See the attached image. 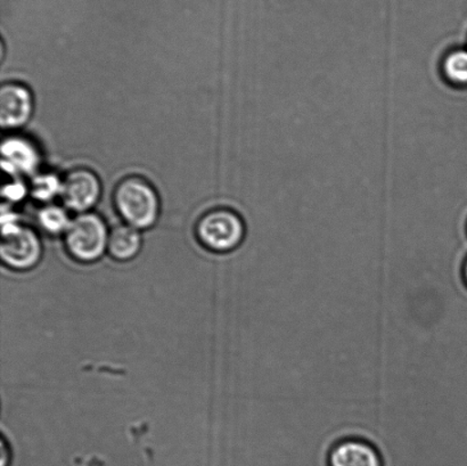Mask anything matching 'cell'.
Returning <instances> with one entry per match:
<instances>
[{
    "label": "cell",
    "mask_w": 467,
    "mask_h": 466,
    "mask_svg": "<svg viewBox=\"0 0 467 466\" xmlns=\"http://www.w3.org/2000/svg\"><path fill=\"white\" fill-rule=\"evenodd\" d=\"M113 205L123 223L139 231L152 228L161 209L157 190L140 176L126 177L118 182Z\"/></svg>",
    "instance_id": "cell-1"
},
{
    "label": "cell",
    "mask_w": 467,
    "mask_h": 466,
    "mask_svg": "<svg viewBox=\"0 0 467 466\" xmlns=\"http://www.w3.org/2000/svg\"><path fill=\"white\" fill-rule=\"evenodd\" d=\"M109 230L98 213H79L64 233V246L73 260L93 264L108 251Z\"/></svg>",
    "instance_id": "cell-2"
},
{
    "label": "cell",
    "mask_w": 467,
    "mask_h": 466,
    "mask_svg": "<svg viewBox=\"0 0 467 466\" xmlns=\"http://www.w3.org/2000/svg\"><path fill=\"white\" fill-rule=\"evenodd\" d=\"M195 236L204 249L227 254L237 249L244 240L245 225L234 210L214 208L196 222Z\"/></svg>",
    "instance_id": "cell-3"
},
{
    "label": "cell",
    "mask_w": 467,
    "mask_h": 466,
    "mask_svg": "<svg viewBox=\"0 0 467 466\" xmlns=\"http://www.w3.org/2000/svg\"><path fill=\"white\" fill-rule=\"evenodd\" d=\"M3 240L0 254L5 266L16 272L31 271L43 258L40 237L16 219L3 217Z\"/></svg>",
    "instance_id": "cell-4"
},
{
    "label": "cell",
    "mask_w": 467,
    "mask_h": 466,
    "mask_svg": "<svg viewBox=\"0 0 467 466\" xmlns=\"http://www.w3.org/2000/svg\"><path fill=\"white\" fill-rule=\"evenodd\" d=\"M102 196V182L88 168H76L62 180L61 198L68 210L89 212Z\"/></svg>",
    "instance_id": "cell-5"
},
{
    "label": "cell",
    "mask_w": 467,
    "mask_h": 466,
    "mask_svg": "<svg viewBox=\"0 0 467 466\" xmlns=\"http://www.w3.org/2000/svg\"><path fill=\"white\" fill-rule=\"evenodd\" d=\"M34 98L29 88L18 82H6L0 88V125L3 129H20L34 114Z\"/></svg>",
    "instance_id": "cell-6"
},
{
    "label": "cell",
    "mask_w": 467,
    "mask_h": 466,
    "mask_svg": "<svg viewBox=\"0 0 467 466\" xmlns=\"http://www.w3.org/2000/svg\"><path fill=\"white\" fill-rule=\"evenodd\" d=\"M329 466H382L378 450L356 438L338 441L328 455Z\"/></svg>",
    "instance_id": "cell-7"
},
{
    "label": "cell",
    "mask_w": 467,
    "mask_h": 466,
    "mask_svg": "<svg viewBox=\"0 0 467 466\" xmlns=\"http://www.w3.org/2000/svg\"><path fill=\"white\" fill-rule=\"evenodd\" d=\"M4 166L17 173L34 172L39 164V153L30 140L23 137H8L2 146Z\"/></svg>",
    "instance_id": "cell-8"
},
{
    "label": "cell",
    "mask_w": 467,
    "mask_h": 466,
    "mask_svg": "<svg viewBox=\"0 0 467 466\" xmlns=\"http://www.w3.org/2000/svg\"><path fill=\"white\" fill-rule=\"evenodd\" d=\"M143 239L140 231L123 223L109 230L108 253L117 262L126 263L140 254Z\"/></svg>",
    "instance_id": "cell-9"
},
{
    "label": "cell",
    "mask_w": 467,
    "mask_h": 466,
    "mask_svg": "<svg viewBox=\"0 0 467 466\" xmlns=\"http://www.w3.org/2000/svg\"><path fill=\"white\" fill-rule=\"evenodd\" d=\"M441 72L451 85L467 87V49L455 48L442 58Z\"/></svg>",
    "instance_id": "cell-10"
},
{
    "label": "cell",
    "mask_w": 467,
    "mask_h": 466,
    "mask_svg": "<svg viewBox=\"0 0 467 466\" xmlns=\"http://www.w3.org/2000/svg\"><path fill=\"white\" fill-rule=\"evenodd\" d=\"M36 221L41 230L49 235H64L71 223L67 210L54 204L46 205L41 209Z\"/></svg>",
    "instance_id": "cell-11"
},
{
    "label": "cell",
    "mask_w": 467,
    "mask_h": 466,
    "mask_svg": "<svg viewBox=\"0 0 467 466\" xmlns=\"http://www.w3.org/2000/svg\"><path fill=\"white\" fill-rule=\"evenodd\" d=\"M62 181L54 173H45L36 176L31 184V193L39 201H50L57 195H61Z\"/></svg>",
    "instance_id": "cell-12"
},
{
    "label": "cell",
    "mask_w": 467,
    "mask_h": 466,
    "mask_svg": "<svg viewBox=\"0 0 467 466\" xmlns=\"http://www.w3.org/2000/svg\"><path fill=\"white\" fill-rule=\"evenodd\" d=\"M8 198L18 200L23 194L26 193V190L23 189L21 184L11 185L7 187Z\"/></svg>",
    "instance_id": "cell-13"
},
{
    "label": "cell",
    "mask_w": 467,
    "mask_h": 466,
    "mask_svg": "<svg viewBox=\"0 0 467 466\" xmlns=\"http://www.w3.org/2000/svg\"><path fill=\"white\" fill-rule=\"evenodd\" d=\"M463 277H464L465 285L467 286V258H466V262H465V264L463 267Z\"/></svg>",
    "instance_id": "cell-14"
}]
</instances>
